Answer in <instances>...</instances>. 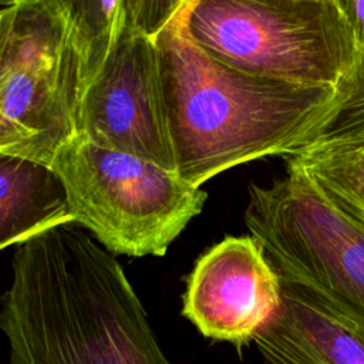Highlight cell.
<instances>
[{
    "label": "cell",
    "mask_w": 364,
    "mask_h": 364,
    "mask_svg": "<svg viewBox=\"0 0 364 364\" xmlns=\"http://www.w3.org/2000/svg\"><path fill=\"white\" fill-rule=\"evenodd\" d=\"M0 297L9 364H173L115 255L67 222L18 245Z\"/></svg>",
    "instance_id": "6da1fadb"
},
{
    "label": "cell",
    "mask_w": 364,
    "mask_h": 364,
    "mask_svg": "<svg viewBox=\"0 0 364 364\" xmlns=\"http://www.w3.org/2000/svg\"><path fill=\"white\" fill-rule=\"evenodd\" d=\"M186 17L182 0L155 36L178 176L200 188L236 165L300 148L337 90L236 71L196 44Z\"/></svg>",
    "instance_id": "7a4b0ae2"
},
{
    "label": "cell",
    "mask_w": 364,
    "mask_h": 364,
    "mask_svg": "<svg viewBox=\"0 0 364 364\" xmlns=\"http://www.w3.org/2000/svg\"><path fill=\"white\" fill-rule=\"evenodd\" d=\"M186 21L210 57L273 81L338 90L360 57L340 0H188Z\"/></svg>",
    "instance_id": "3957f363"
},
{
    "label": "cell",
    "mask_w": 364,
    "mask_h": 364,
    "mask_svg": "<svg viewBox=\"0 0 364 364\" xmlns=\"http://www.w3.org/2000/svg\"><path fill=\"white\" fill-rule=\"evenodd\" d=\"M74 223L112 255L164 256L208 199L176 172L74 135L54 154Z\"/></svg>",
    "instance_id": "277c9868"
},
{
    "label": "cell",
    "mask_w": 364,
    "mask_h": 364,
    "mask_svg": "<svg viewBox=\"0 0 364 364\" xmlns=\"http://www.w3.org/2000/svg\"><path fill=\"white\" fill-rule=\"evenodd\" d=\"M284 164V176L249 185L245 223L280 277L364 331V223Z\"/></svg>",
    "instance_id": "5b68a950"
},
{
    "label": "cell",
    "mask_w": 364,
    "mask_h": 364,
    "mask_svg": "<svg viewBox=\"0 0 364 364\" xmlns=\"http://www.w3.org/2000/svg\"><path fill=\"white\" fill-rule=\"evenodd\" d=\"M77 104L61 0H17L0 48V148L50 166L75 135Z\"/></svg>",
    "instance_id": "8992f818"
},
{
    "label": "cell",
    "mask_w": 364,
    "mask_h": 364,
    "mask_svg": "<svg viewBox=\"0 0 364 364\" xmlns=\"http://www.w3.org/2000/svg\"><path fill=\"white\" fill-rule=\"evenodd\" d=\"M75 135L176 172L155 36L125 23L102 70L78 102Z\"/></svg>",
    "instance_id": "52a82bcc"
},
{
    "label": "cell",
    "mask_w": 364,
    "mask_h": 364,
    "mask_svg": "<svg viewBox=\"0 0 364 364\" xmlns=\"http://www.w3.org/2000/svg\"><path fill=\"white\" fill-rule=\"evenodd\" d=\"M182 301L202 336L240 348L277 310L280 276L252 235L226 236L196 260Z\"/></svg>",
    "instance_id": "ba28073f"
},
{
    "label": "cell",
    "mask_w": 364,
    "mask_h": 364,
    "mask_svg": "<svg viewBox=\"0 0 364 364\" xmlns=\"http://www.w3.org/2000/svg\"><path fill=\"white\" fill-rule=\"evenodd\" d=\"M253 343L263 364H364V331L280 277V303Z\"/></svg>",
    "instance_id": "9c48e42d"
},
{
    "label": "cell",
    "mask_w": 364,
    "mask_h": 364,
    "mask_svg": "<svg viewBox=\"0 0 364 364\" xmlns=\"http://www.w3.org/2000/svg\"><path fill=\"white\" fill-rule=\"evenodd\" d=\"M67 222L73 219L54 171L0 151V250Z\"/></svg>",
    "instance_id": "30bf717a"
},
{
    "label": "cell",
    "mask_w": 364,
    "mask_h": 364,
    "mask_svg": "<svg viewBox=\"0 0 364 364\" xmlns=\"http://www.w3.org/2000/svg\"><path fill=\"white\" fill-rule=\"evenodd\" d=\"M61 7L80 102L125 28V0H61Z\"/></svg>",
    "instance_id": "8fae6325"
},
{
    "label": "cell",
    "mask_w": 364,
    "mask_h": 364,
    "mask_svg": "<svg viewBox=\"0 0 364 364\" xmlns=\"http://www.w3.org/2000/svg\"><path fill=\"white\" fill-rule=\"evenodd\" d=\"M283 158L300 168L338 209L364 223V141L310 148Z\"/></svg>",
    "instance_id": "7c38bea8"
},
{
    "label": "cell",
    "mask_w": 364,
    "mask_h": 364,
    "mask_svg": "<svg viewBox=\"0 0 364 364\" xmlns=\"http://www.w3.org/2000/svg\"><path fill=\"white\" fill-rule=\"evenodd\" d=\"M364 141V51L350 78L337 90L336 98L321 119L304 136L293 154L320 146ZM291 155V154H290Z\"/></svg>",
    "instance_id": "4fadbf2b"
},
{
    "label": "cell",
    "mask_w": 364,
    "mask_h": 364,
    "mask_svg": "<svg viewBox=\"0 0 364 364\" xmlns=\"http://www.w3.org/2000/svg\"><path fill=\"white\" fill-rule=\"evenodd\" d=\"M340 4L351 24L360 53L364 51V0H340Z\"/></svg>",
    "instance_id": "5bb4252c"
},
{
    "label": "cell",
    "mask_w": 364,
    "mask_h": 364,
    "mask_svg": "<svg viewBox=\"0 0 364 364\" xmlns=\"http://www.w3.org/2000/svg\"><path fill=\"white\" fill-rule=\"evenodd\" d=\"M16 6H17V0H11L4 7L0 9V48L11 27V23L16 14Z\"/></svg>",
    "instance_id": "9a60e30c"
},
{
    "label": "cell",
    "mask_w": 364,
    "mask_h": 364,
    "mask_svg": "<svg viewBox=\"0 0 364 364\" xmlns=\"http://www.w3.org/2000/svg\"><path fill=\"white\" fill-rule=\"evenodd\" d=\"M7 3H9V1H0V9H1V7H4Z\"/></svg>",
    "instance_id": "2e32d148"
},
{
    "label": "cell",
    "mask_w": 364,
    "mask_h": 364,
    "mask_svg": "<svg viewBox=\"0 0 364 364\" xmlns=\"http://www.w3.org/2000/svg\"><path fill=\"white\" fill-rule=\"evenodd\" d=\"M0 151H3V149H1V148H0Z\"/></svg>",
    "instance_id": "e0dca14e"
}]
</instances>
